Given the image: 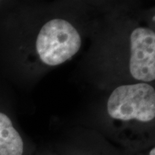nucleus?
Segmentation results:
<instances>
[{
  "label": "nucleus",
  "instance_id": "nucleus-1",
  "mask_svg": "<svg viewBox=\"0 0 155 155\" xmlns=\"http://www.w3.org/2000/svg\"><path fill=\"white\" fill-rule=\"evenodd\" d=\"M81 44L80 34L71 23L63 19H53L39 31L35 49L40 61L56 66L74 56Z\"/></svg>",
  "mask_w": 155,
  "mask_h": 155
},
{
  "label": "nucleus",
  "instance_id": "nucleus-2",
  "mask_svg": "<svg viewBox=\"0 0 155 155\" xmlns=\"http://www.w3.org/2000/svg\"><path fill=\"white\" fill-rule=\"evenodd\" d=\"M107 111L114 119L152 121L155 117L154 88L146 83L117 87L108 98Z\"/></svg>",
  "mask_w": 155,
  "mask_h": 155
},
{
  "label": "nucleus",
  "instance_id": "nucleus-3",
  "mask_svg": "<svg viewBox=\"0 0 155 155\" xmlns=\"http://www.w3.org/2000/svg\"><path fill=\"white\" fill-rule=\"evenodd\" d=\"M129 71L142 83L155 79V33L147 28H137L130 36Z\"/></svg>",
  "mask_w": 155,
  "mask_h": 155
},
{
  "label": "nucleus",
  "instance_id": "nucleus-4",
  "mask_svg": "<svg viewBox=\"0 0 155 155\" xmlns=\"http://www.w3.org/2000/svg\"><path fill=\"white\" fill-rule=\"evenodd\" d=\"M150 155H155V149L153 148L152 150H151L150 152Z\"/></svg>",
  "mask_w": 155,
  "mask_h": 155
}]
</instances>
